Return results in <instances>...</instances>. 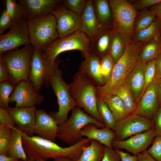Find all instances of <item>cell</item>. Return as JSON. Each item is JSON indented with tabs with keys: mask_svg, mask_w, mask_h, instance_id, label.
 Here are the masks:
<instances>
[{
	"mask_svg": "<svg viewBox=\"0 0 161 161\" xmlns=\"http://www.w3.org/2000/svg\"><path fill=\"white\" fill-rule=\"evenodd\" d=\"M12 129L0 124V154L8 155Z\"/></svg>",
	"mask_w": 161,
	"mask_h": 161,
	"instance_id": "38",
	"label": "cell"
},
{
	"mask_svg": "<svg viewBox=\"0 0 161 161\" xmlns=\"http://www.w3.org/2000/svg\"><path fill=\"white\" fill-rule=\"evenodd\" d=\"M161 78V53L156 59V74L154 79Z\"/></svg>",
	"mask_w": 161,
	"mask_h": 161,
	"instance_id": "51",
	"label": "cell"
},
{
	"mask_svg": "<svg viewBox=\"0 0 161 161\" xmlns=\"http://www.w3.org/2000/svg\"><path fill=\"white\" fill-rule=\"evenodd\" d=\"M58 126L54 117L43 109H37L34 133L37 136L55 142Z\"/></svg>",
	"mask_w": 161,
	"mask_h": 161,
	"instance_id": "17",
	"label": "cell"
},
{
	"mask_svg": "<svg viewBox=\"0 0 161 161\" xmlns=\"http://www.w3.org/2000/svg\"><path fill=\"white\" fill-rule=\"evenodd\" d=\"M101 30L92 41V51L100 58L109 53L112 30Z\"/></svg>",
	"mask_w": 161,
	"mask_h": 161,
	"instance_id": "26",
	"label": "cell"
},
{
	"mask_svg": "<svg viewBox=\"0 0 161 161\" xmlns=\"http://www.w3.org/2000/svg\"><path fill=\"white\" fill-rule=\"evenodd\" d=\"M137 155V161H157L148 153L147 150Z\"/></svg>",
	"mask_w": 161,
	"mask_h": 161,
	"instance_id": "49",
	"label": "cell"
},
{
	"mask_svg": "<svg viewBox=\"0 0 161 161\" xmlns=\"http://www.w3.org/2000/svg\"><path fill=\"white\" fill-rule=\"evenodd\" d=\"M152 120L155 137H161V107L154 117Z\"/></svg>",
	"mask_w": 161,
	"mask_h": 161,
	"instance_id": "46",
	"label": "cell"
},
{
	"mask_svg": "<svg viewBox=\"0 0 161 161\" xmlns=\"http://www.w3.org/2000/svg\"><path fill=\"white\" fill-rule=\"evenodd\" d=\"M108 1L112 13V27L121 34L127 45L132 41L134 23L138 11L125 0Z\"/></svg>",
	"mask_w": 161,
	"mask_h": 161,
	"instance_id": "4",
	"label": "cell"
},
{
	"mask_svg": "<svg viewBox=\"0 0 161 161\" xmlns=\"http://www.w3.org/2000/svg\"><path fill=\"white\" fill-rule=\"evenodd\" d=\"M149 10L161 21V1L151 7Z\"/></svg>",
	"mask_w": 161,
	"mask_h": 161,
	"instance_id": "50",
	"label": "cell"
},
{
	"mask_svg": "<svg viewBox=\"0 0 161 161\" xmlns=\"http://www.w3.org/2000/svg\"><path fill=\"white\" fill-rule=\"evenodd\" d=\"M151 144L148 152L156 160L161 161V137H155Z\"/></svg>",
	"mask_w": 161,
	"mask_h": 161,
	"instance_id": "41",
	"label": "cell"
},
{
	"mask_svg": "<svg viewBox=\"0 0 161 161\" xmlns=\"http://www.w3.org/2000/svg\"><path fill=\"white\" fill-rule=\"evenodd\" d=\"M11 129L12 134L7 156L26 161L28 158L23 145L21 130L17 126Z\"/></svg>",
	"mask_w": 161,
	"mask_h": 161,
	"instance_id": "24",
	"label": "cell"
},
{
	"mask_svg": "<svg viewBox=\"0 0 161 161\" xmlns=\"http://www.w3.org/2000/svg\"><path fill=\"white\" fill-rule=\"evenodd\" d=\"M142 44L131 41L126 45L123 54L114 64L108 81L102 86H96L97 97L100 98L106 95L113 94L124 82L137 64Z\"/></svg>",
	"mask_w": 161,
	"mask_h": 161,
	"instance_id": "2",
	"label": "cell"
},
{
	"mask_svg": "<svg viewBox=\"0 0 161 161\" xmlns=\"http://www.w3.org/2000/svg\"><path fill=\"white\" fill-rule=\"evenodd\" d=\"M81 133L90 140H96L109 148H112V142L116 137L115 133L113 130L106 126L98 129L93 124L84 127L81 130Z\"/></svg>",
	"mask_w": 161,
	"mask_h": 161,
	"instance_id": "23",
	"label": "cell"
},
{
	"mask_svg": "<svg viewBox=\"0 0 161 161\" xmlns=\"http://www.w3.org/2000/svg\"><path fill=\"white\" fill-rule=\"evenodd\" d=\"M80 64L79 71L97 86L104 84L100 73V59L92 51L86 54Z\"/></svg>",
	"mask_w": 161,
	"mask_h": 161,
	"instance_id": "21",
	"label": "cell"
},
{
	"mask_svg": "<svg viewBox=\"0 0 161 161\" xmlns=\"http://www.w3.org/2000/svg\"><path fill=\"white\" fill-rule=\"evenodd\" d=\"M159 38L161 40V32H160V36Z\"/></svg>",
	"mask_w": 161,
	"mask_h": 161,
	"instance_id": "57",
	"label": "cell"
},
{
	"mask_svg": "<svg viewBox=\"0 0 161 161\" xmlns=\"http://www.w3.org/2000/svg\"><path fill=\"white\" fill-rule=\"evenodd\" d=\"M114 149L119 154L121 158V161H137V155H131L128 153L124 152L119 149L114 148Z\"/></svg>",
	"mask_w": 161,
	"mask_h": 161,
	"instance_id": "48",
	"label": "cell"
},
{
	"mask_svg": "<svg viewBox=\"0 0 161 161\" xmlns=\"http://www.w3.org/2000/svg\"><path fill=\"white\" fill-rule=\"evenodd\" d=\"M99 98L102 99L106 104L116 121L129 115L123 101L118 96L113 94H108Z\"/></svg>",
	"mask_w": 161,
	"mask_h": 161,
	"instance_id": "28",
	"label": "cell"
},
{
	"mask_svg": "<svg viewBox=\"0 0 161 161\" xmlns=\"http://www.w3.org/2000/svg\"><path fill=\"white\" fill-rule=\"evenodd\" d=\"M155 80L157 96L160 106L161 107V78Z\"/></svg>",
	"mask_w": 161,
	"mask_h": 161,
	"instance_id": "52",
	"label": "cell"
},
{
	"mask_svg": "<svg viewBox=\"0 0 161 161\" xmlns=\"http://www.w3.org/2000/svg\"><path fill=\"white\" fill-rule=\"evenodd\" d=\"M126 46L125 41L121 34L112 29L109 53L112 56L114 64L123 54Z\"/></svg>",
	"mask_w": 161,
	"mask_h": 161,
	"instance_id": "33",
	"label": "cell"
},
{
	"mask_svg": "<svg viewBox=\"0 0 161 161\" xmlns=\"http://www.w3.org/2000/svg\"><path fill=\"white\" fill-rule=\"evenodd\" d=\"M44 100V96L35 91L28 80L21 81L15 86L9 101L16 102L15 107L22 108L40 105Z\"/></svg>",
	"mask_w": 161,
	"mask_h": 161,
	"instance_id": "14",
	"label": "cell"
},
{
	"mask_svg": "<svg viewBox=\"0 0 161 161\" xmlns=\"http://www.w3.org/2000/svg\"><path fill=\"white\" fill-rule=\"evenodd\" d=\"M86 1V0H64L62 1V3L67 9L81 16L85 8Z\"/></svg>",
	"mask_w": 161,
	"mask_h": 161,
	"instance_id": "40",
	"label": "cell"
},
{
	"mask_svg": "<svg viewBox=\"0 0 161 161\" xmlns=\"http://www.w3.org/2000/svg\"><path fill=\"white\" fill-rule=\"evenodd\" d=\"M152 120L134 113L116 121L113 130L116 134L114 139L122 141L135 134L153 128Z\"/></svg>",
	"mask_w": 161,
	"mask_h": 161,
	"instance_id": "11",
	"label": "cell"
},
{
	"mask_svg": "<svg viewBox=\"0 0 161 161\" xmlns=\"http://www.w3.org/2000/svg\"><path fill=\"white\" fill-rule=\"evenodd\" d=\"M23 145L28 159L35 161L41 158L47 161L50 158L66 157L78 161L83 152V147L90 142L83 138L77 143L67 147H62L49 140L37 136H30L21 131Z\"/></svg>",
	"mask_w": 161,
	"mask_h": 161,
	"instance_id": "1",
	"label": "cell"
},
{
	"mask_svg": "<svg viewBox=\"0 0 161 161\" xmlns=\"http://www.w3.org/2000/svg\"><path fill=\"white\" fill-rule=\"evenodd\" d=\"M73 80L69 84V91L77 106L83 108L97 121L104 123L97 108V90L95 83L79 71L75 74Z\"/></svg>",
	"mask_w": 161,
	"mask_h": 161,
	"instance_id": "3",
	"label": "cell"
},
{
	"mask_svg": "<svg viewBox=\"0 0 161 161\" xmlns=\"http://www.w3.org/2000/svg\"><path fill=\"white\" fill-rule=\"evenodd\" d=\"M15 88V86L9 81L0 82V107L7 110L11 108L9 105L10 97Z\"/></svg>",
	"mask_w": 161,
	"mask_h": 161,
	"instance_id": "36",
	"label": "cell"
},
{
	"mask_svg": "<svg viewBox=\"0 0 161 161\" xmlns=\"http://www.w3.org/2000/svg\"><path fill=\"white\" fill-rule=\"evenodd\" d=\"M155 137L153 128L145 132L133 135L122 141L114 139L112 145L118 149H124L133 155H137L147 150Z\"/></svg>",
	"mask_w": 161,
	"mask_h": 161,
	"instance_id": "15",
	"label": "cell"
},
{
	"mask_svg": "<svg viewBox=\"0 0 161 161\" xmlns=\"http://www.w3.org/2000/svg\"><path fill=\"white\" fill-rule=\"evenodd\" d=\"M37 109L35 106L11 108L8 111L17 127L28 136H34Z\"/></svg>",
	"mask_w": 161,
	"mask_h": 161,
	"instance_id": "18",
	"label": "cell"
},
{
	"mask_svg": "<svg viewBox=\"0 0 161 161\" xmlns=\"http://www.w3.org/2000/svg\"><path fill=\"white\" fill-rule=\"evenodd\" d=\"M113 94L122 99L129 115L135 112L137 104L132 91L126 83L124 82L119 86Z\"/></svg>",
	"mask_w": 161,
	"mask_h": 161,
	"instance_id": "31",
	"label": "cell"
},
{
	"mask_svg": "<svg viewBox=\"0 0 161 161\" xmlns=\"http://www.w3.org/2000/svg\"><path fill=\"white\" fill-rule=\"evenodd\" d=\"M13 25L11 18L6 9L1 12L0 17V35H2L5 30L10 29Z\"/></svg>",
	"mask_w": 161,
	"mask_h": 161,
	"instance_id": "43",
	"label": "cell"
},
{
	"mask_svg": "<svg viewBox=\"0 0 161 161\" xmlns=\"http://www.w3.org/2000/svg\"><path fill=\"white\" fill-rule=\"evenodd\" d=\"M161 31V21L157 17L148 27L134 34L132 41L143 44L159 38Z\"/></svg>",
	"mask_w": 161,
	"mask_h": 161,
	"instance_id": "27",
	"label": "cell"
},
{
	"mask_svg": "<svg viewBox=\"0 0 161 161\" xmlns=\"http://www.w3.org/2000/svg\"><path fill=\"white\" fill-rule=\"evenodd\" d=\"M156 74V59L147 64L144 74V86L141 97L148 86L154 80Z\"/></svg>",
	"mask_w": 161,
	"mask_h": 161,
	"instance_id": "39",
	"label": "cell"
},
{
	"mask_svg": "<svg viewBox=\"0 0 161 161\" xmlns=\"http://www.w3.org/2000/svg\"><path fill=\"white\" fill-rule=\"evenodd\" d=\"M97 108L106 127L113 130L116 120L112 112L103 100L97 97Z\"/></svg>",
	"mask_w": 161,
	"mask_h": 161,
	"instance_id": "34",
	"label": "cell"
},
{
	"mask_svg": "<svg viewBox=\"0 0 161 161\" xmlns=\"http://www.w3.org/2000/svg\"><path fill=\"white\" fill-rule=\"evenodd\" d=\"M33 49L29 44L0 55L8 69L9 81L15 86L21 81L28 80Z\"/></svg>",
	"mask_w": 161,
	"mask_h": 161,
	"instance_id": "6",
	"label": "cell"
},
{
	"mask_svg": "<svg viewBox=\"0 0 161 161\" xmlns=\"http://www.w3.org/2000/svg\"><path fill=\"white\" fill-rule=\"evenodd\" d=\"M6 7L13 25L27 22L28 18L24 9L16 1L6 0Z\"/></svg>",
	"mask_w": 161,
	"mask_h": 161,
	"instance_id": "32",
	"label": "cell"
},
{
	"mask_svg": "<svg viewBox=\"0 0 161 161\" xmlns=\"http://www.w3.org/2000/svg\"><path fill=\"white\" fill-rule=\"evenodd\" d=\"M101 161H121V158L114 149L105 146L104 156Z\"/></svg>",
	"mask_w": 161,
	"mask_h": 161,
	"instance_id": "44",
	"label": "cell"
},
{
	"mask_svg": "<svg viewBox=\"0 0 161 161\" xmlns=\"http://www.w3.org/2000/svg\"><path fill=\"white\" fill-rule=\"evenodd\" d=\"M94 11L102 29L112 27V13L109 2L106 0H94Z\"/></svg>",
	"mask_w": 161,
	"mask_h": 161,
	"instance_id": "25",
	"label": "cell"
},
{
	"mask_svg": "<svg viewBox=\"0 0 161 161\" xmlns=\"http://www.w3.org/2000/svg\"><path fill=\"white\" fill-rule=\"evenodd\" d=\"M156 17L150 10H144L138 12L134 22V34L149 26Z\"/></svg>",
	"mask_w": 161,
	"mask_h": 161,
	"instance_id": "35",
	"label": "cell"
},
{
	"mask_svg": "<svg viewBox=\"0 0 161 161\" xmlns=\"http://www.w3.org/2000/svg\"><path fill=\"white\" fill-rule=\"evenodd\" d=\"M160 107L154 79L145 89L137 104L134 113L152 120Z\"/></svg>",
	"mask_w": 161,
	"mask_h": 161,
	"instance_id": "16",
	"label": "cell"
},
{
	"mask_svg": "<svg viewBox=\"0 0 161 161\" xmlns=\"http://www.w3.org/2000/svg\"><path fill=\"white\" fill-rule=\"evenodd\" d=\"M100 64V73L104 84L110 78L114 65V62L112 56L109 53L101 58Z\"/></svg>",
	"mask_w": 161,
	"mask_h": 161,
	"instance_id": "37",
	"label": "cell"
},
{
	"mask_svg": "<svg viewBox=\"0 0 161 161\" xmlns=\"http://www.w3.org/2000/svg\"><path fill=\"white\" fill-rule=\"evenodd\" d=\"M62 72L58 68L51 78L50 86L57 97L58 109L57 112H51V114L55 120L58 126L68 119L69 112L77 106L76 101L71 95L69 84L62 78Z\"/></svg>",
	"mask_w": 161,
	"mask_h": 161,
	"instance_id": "10",
	"label": "cell"
},
{
	"mask_svg": "<svg viewBox=\"0 0 161 161\" xmlns=\"http://www.w3.org/2000/svg\"><path fill=\"white\" fill-rule=\"evenodd\" d=\"M161 1V0H140L132 4L136 10H143L148 7H151Z\"/></svg>",
	"mask_w": 161,
	"mask_h": 161,
	"instance_id": "45",
	"label": "cell"
},
{
	"mask_svg": "<svg viewBox=\"0 0 161 161\" xmlns=\"http://www.w3.org/2000/svg\"><path fill=\"white\" fill-rule=\"evenodd\" d=\"M33 161L30 160L29 159H27V160H26V161H24V160H19V161Z\"/></svg>",
	"mask_w": 161,
	"mask_h": 161,
	"instance_id": "56",
	"label": "cell"
},
{
	"mask_svg": "<svg viewBox=\"0 0 161 161\" xmlns=\"http://www.w3.org/2000/svg\"><path fill=\"white\" fill-rule=\"evenodd\" d=\"M58 65L56 61L52 62L43 56L41 50L34 47L28 80L35 91L39 92L42 87L47 88Z\"/></svg>",
	"mask_w": 161,
	"mask_h": 161,
	"instance_id": "9",
	"label": "cell"
},
{
	"mask_svg": "<svg viewBox=\"0 0 161 161\" xmlns=\"http://www.w3.org/2000/svg\"><path fill=\"white\" fill-rule=\"evenodd\" d=\"M89 124H94L98 128L105 127L104 123L85 113L80 107L76 106L72 109L70 118L58 126L57 138L69 146L72 145L83 138L81 130Z\"/></svg>",
	"mask_w": 161,
	"mask_h": 161,
	"instance_id": "5",
	"label": "cell"
},
{
	"mask_svg": "<svg viewBox=\"0 0 161 161\" xmlns=\"http://www.w3.org/2000/svg\"><path fill=\"white\" fill-rule=\"evenodd\" d=\"M19 160L5 154H0V161H18Z\"/></svg>",
	"mask_w": 161,
	"mask_h": 161,
	"instance_id": "53",
	"label": "cell"
},
{
	"mask_svg": "<svg viewBox=\"0 0 161 161\" xmlns=\"http://www.w3.org/2000/svg\"><path fill=\"white\" fill-rule=\"evenodd\" d=\"M92 41L84 33L78 30L65 37L58 38L41 50L44 56L54 63L57 56L65 51L77 50L84 58L92 51Z\"/></svg>",
	"mask_w": 161,
	"mask_h": 161,
	"instance_id": "7",
	"label": "cell"
},
{
	"mask_svg": "<svg viewBox=\"0 0 161 161\" xmlns=\"http://www.w3.org/2000/svg\"><path fill=\"white\" fill-rule=\"evenodd\" d=\"M29 44L27 22L13 25L8 32L0 36V55Z\"/></svg>",
	"mask_w": 161,
	"mask_h": 161,
	"instance_id": "13",
	"label": "cell"
},
{
	"mask_svg": "<svg viewBox=\"0 0 161 161\" xmlns=\"http://www.w3.org/2000/svg\"><path fill=\"white\" fill-rule=\"evenodd\" d=\"M90 144L83 147V152L78 161H101L104 156L105 146L99 142L90 140Z\"/></svg>",
	"mask_w": 161,
	"mask_h": 161,
	"instance_id": "29",
	"label": "cell"
},
{
	"mask_svg": "<svg viewBox=\"0 0 161 161\" xmlns=\"http://www.w3.org/2000/svg\"><path fill=\"white\" fill-rule=\"evenodd\" d=\"M9 81V72L2 57L0 56V82Z\"/></svg>",
	"mask_w": 161,
	"mask_h": 161,
	"instance_id": "47",
	"label": "cell"
},
{
	"mask_svg": "<svg viewBox=\"0 0 161 161\" xmlns=\"http://www.w3.org/2000/svg\"><path fill=\"white\" fill-rule=\"evenodd\" d=\"M102 30L95 13L93 0H87L81 15L79 30L85 34L92 41Z\"/></svg>",
	"mask_w": 161,
	"mask_h": 161,
	"instance_id": "20",
	"label": "cell"
},
{
	"mask_svg": "<svg viewBox=\"0 0 161 161\" xmlns=\"http://www.w3.org/2000/svg\"><path fill=\"white\" fill-rule=\"evenodd\" d=\"M53 161H74L71 158L66 157H60L54 159Z\"/></svg>",
	"mask_w": 161,
	"mask_h": 161,
	"instance_id": "54",
	"label": "cell"
},
{
	"mask_svg": "<svg viewBox=\"0 0 161 161\" xmlns=\"http://www.w3.org/2000/svg\"><path fill=\"white\" fill-rule=\"evenodd\" d=\"M56 22L58 38L65 37L79 30L81 16L67 9L60 4L53 11Z\"/></svg>",
	"mask_w": 161,
	"mask_h": 161,
	"instance_id": "12",
	"label": "cell"
},
{
	"mask_svg": "<svg viewBox=\"0 0 161 161\" xmlns=\"http://www.w3.org/2000/svg\"><path fill=\"white\" fill-rule=\"evenodd\" d=\"M147 64L137 62L134 69L124 81L132 91L137 104L141 97L143 89L144 74Z\"/></svg>",
	"mask_w": 161,
	"mask_h": 161,
	"instance_id": "22",
	"label": "cell"
},
{
	"mask_svg": "<svg viewBox=\"0 0 161 161\" xmlns=\"http://www.w3.org/2000/svg\"><path fill=\"white\" fill-rule=\"evenodd\" d=\"M0 124L12 128L16 124L8 110L0 107Z\"/></svg>",
	"mask_w": 161,
	"mask_h": 161,
	"instance_id": "42",
	"label": "cell"
},
{
	"mask_svg": "<svg viewBox=\"0 0 161 161\" xmlns=\"http://www.w3.org/2000/svg\"><path fill=\"white\" fill-rule=\"evenodd\" d=\"M34 161H46L41 158H38L36 159Z\"/></svg>",
	"mask_w": 161,
	"mask_h": 161,
	"instance_id": "55",
	"label": "cell"
},
{
	"mask_svg": "<svg viewBox=\"0 0 161 161\" xmlns=\"http://www.w3.org/2000/svg\"><path fill=\"white\" fill-rule=\"evenodd\" d=\"M30 44L42 50L58 38L55 18L52 14L28 19Z\"/></svg>",
	"mask_w": 161,
	"mask_h": 161,
	"instance_id": "8",
	"label": "cell"
},
{
	"mask_svg": "<svg viewBox=\"0 0 161 161\" xmlns=\"http://www.w3.org/2000/svg\"><path fill=\"white\" fill-rule=\"evenodd\" d=\"M161 53V40L160 38L149 41L142 47L139 53L137 62L147 63L156 59Z\"/></svg>",
	"mask_w": 161,
	"mask_h": 161,
	"instance_id": "30",
	"label": "cell"
},
{
	"mask_svg": "<svg viewBox=\"0 0 161 161\" xmlns=\"http://www.w3.org/2000/svg\"><path fill=\"white\" fill-rule=\"evenodd\" d=\"M28 19L44 17L52 14L62 1L60 0H19Z\"/></svg>",
	"mask_w": 161,
	"mask_h": 161,
	"instance_id": "19",
	"label": "cell"
}]
</instances>
